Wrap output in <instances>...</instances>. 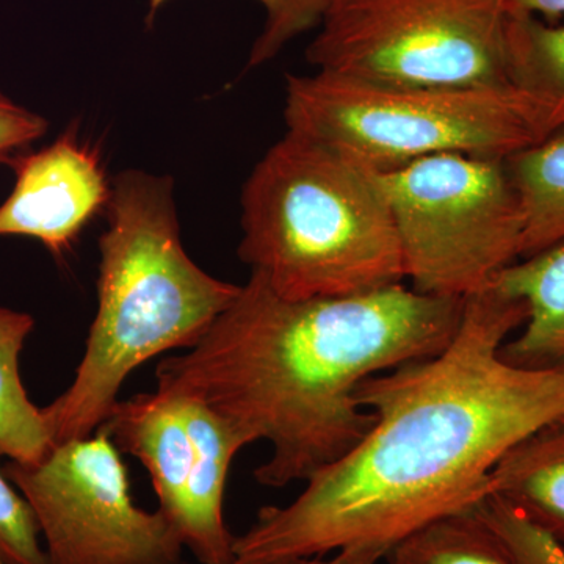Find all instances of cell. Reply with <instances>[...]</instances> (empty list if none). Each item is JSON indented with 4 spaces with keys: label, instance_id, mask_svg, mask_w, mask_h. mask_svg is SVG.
<instances>
[{
    "label": "cell",
    "instance_id": "d6986e66",
    "mask_svg": "<svg viewBox=\"0 0 564 564\" xmlns=\"http://www.w3.org/2000/svg\"><path fill=\"white\" fill-rule=\"evenodd\" d=\"M169 0H151V13ZM267 11L261 36L252 46L248 66L263 65L280 54L282 47L295 39L318 28L329 0H259Z\"/></svg>",
    "mask_w": 564,
    "mask_h": 564
},
{
    "label": "cell",
    "instance_id": "277c9868",
    "mask_svg": "<svg viewBox=\"0 0 564 564\" xmlns=\"http://www.w3.org/2000/svg\"><path fill=\"white\" fill-rule=\"evenodd\" d=\"M239 258L288 300L356 295L406 280L377 172L285 132L242 193Z\"/></svg>",
    "mask_w": 564,
    "mask_h": 564
},
{
    "label": "cell",
    "instance_id": "e0dca14e",
    "mask_svg": "<svg viewBox=\"0 0 564 564\" xmlns=\"http://www.w3.org/2000/svg\"><path fill=\"white\" fill-rule=\"evenodd\" d=\"M384 558L389 564H514L470 510L423 527L393 545Z\"/></svg>",
    "mask_w": 564,
    "mask_h": 564
},
{
    "label": "cell",
    "instance_id": "ffe728a7",
    "mask_svg": "<svg viewBox=\"0 0 564 564\" xmlns=\"http://www.w3.org/2000/svg\"><path fill=\"white\" fill-rule=\"evenodd\" d=\"M0 562L50 564L31 505L0 467Z\"/></svg>",
    "mask_w": 564,
    "mask_h": 564
},
{
    "label": "cell",
    "instance_id": "603a6c76",
    "mask_svg": "<svg viewBox=\"0 0 564 564\" xmlns=\"http://www.w3.org/2000/svg\"><path fill=\"white\" fill-rule=\"evenodd\" d=\"M508 13H527L558 20L564 17V0H505Z\"/></svg>",
    "mask_w": 564,
    "mask_h": 564
},
{
    "label": "cell",
    "instance_id": "5b68a950",
    "mask_svg": "<svg viewBox=\"0 0 564 564\" xmlns=\"http://www.w3.org/2000/svg\"><path fill=\"white\" fill-rule=\"evenodd\" d=\"M288 131L383 173L437 154L507 159L538 143L511 87L378 84L317 70L288 76Z\"/></svg>",
    "mask_w": 564,
    "mask_h": 564
},
{
    "label": "cell",
    "instance_id": "ac0fdd59",
    "mask_svg": "<svg viewBox=\"0 0 564 564\" xmlns=\"http://www.w3.org/2000/svg\"><path fill=\"white\" fill-rule=\"evenodd\" d=\"M470 511L496 534L514 564H564V544L499 497L489 494Z\"/></svg>",
    "mask_w": 564,
    "mask_h": 564
},
{
    "label": "cell",
    "instance_id": "3957f363",
    "mask_svg": "<svg viewBox=\"0 0 564 564\" xmlns=\"http://www.w3.org/2000/svg\"><path fill=\"white\" fill-rule=\"evenodd\" d=\"M173 180L115 177L99 239L98 311L73 383L43 408L54 445L96 433L133 370L195 347L242 285L204 272L185 252Z\"/></svg>",
    "mask_w": 564,
    "mask_h": 564
},
{
    "label": "cell",
    "instance_id": "8992f818",
    "mask_svg": "<svg viewBox=\"0 0 564 564\" xmlns=\"http://www.w3.org/2000/svg\"><path fill=\"white\" fill-rule=\"evenodd\" d=\"M415 291L467 299L521 259V204L505 159L437 154L377 173Z\"/></svg>",
    "mask_w": 564,
    "mask_h": 564
},
{
    "label": "cell",
    "instance_id": "ba28073f",
    "mask_svg": "<svg viewBox=\"0 0 564 564\" xmlns=\"http://www.w3.org/2000/svg\"><path fill=\"white\" fill-rule=\"evenodd\" d=\"M7 478L31 505L50 564H184V543L161 511L137 507L121 452L96 432Z\"/></svg>",
    "mask_w": 564,
    "mask_h": 564
},
{
    "label": "cell",
    "instance_id": "2e32d148",
    "mask_svg": "<svg viewBox=\"0 0 564 564\" xmlns=\"http://www.w3.org/2000/svg\"><path fill=\"white\" fill-rule=\"evenodd\" d=\"M33 328L32 315L0 307V456L22 464L40 463L54 448L43 408L21 380L20 356Z\"/></svg>",
    "mask_w": 564,
    "mask_h": 564
},
{
    "label": "cell",
    "instance_id": "52a82bcc",
    "mask_svg": "<svg viewBox=\"0 0 564 564\" xmlns=\"http://www.w3.org/2000/svg\"><path fill=\"white\" fill-rule=\"evenodd\" d=\"M505 0H329L317 70L411 87H508Z\"/></svg>",
    "mask_w": 564,
    "mask_h": 564
},
{
    "label": "cell",
    "instance_id": "7c38bea8",
    "mask_svg": "<svg viewBox=\"0 0 564 564\" xmlns=\"http://www.w3.org/2000/svg\"><path fill=\"white\" fill-rule=\"evenodd\" d=\"M494 282L524 300L529 311L518 336L500 348L505 361L525 369L564 367V240L519 259Z\"/></svg>",
    "mask_w": 564,
    "mask_h": 564
},
{
    "label": "cell",
    "instance_id": "9c48e42d",
    "mask_svg": "<svg viewBox=\"0 0 564 564\" xmlns=\"http://www.w3.org/2000/svg\"><path fill=\"white\" fill-rule=\"evenodd\" d=\"M9 163L17 184L0 206V237H31L63 258L109 203L110 187L98 151L68 131L44 150Z\"/></svg>",
    "mask_w": 564,
    "mask_h": 564
},
{
    "label": "cell",
    "instance_id": "cb8c5ba5",
    "mask_svg": "<svg viewBox=\"0 0 564 564\" xmlns=\"http://www.w3.org/2000/svg\"><path fill=\"white\" fill-rule=\"evenodd\" d=\"M0 564H6V563L0 562Z\"/></svg>",
    "mask_w": 564,
    "mask_h": 564
},
{
    "label": "cell",
    "instance_id": "7a4b0ae2",
    "mask_svg": "<svg viewBox=\"0 0 564 564\" xmlns=\"http://www.w3.org/2000/svg\"><path fill=\"white\" fill-rule=\"evenodd\" d=\"M464 299L389 285L288 300L258 274L195 347L155 367L159 391L209 408L272 454L258 484L284 488L339 462L375 415L356 399L373 375L440 355Z\"/></svg>",
    "mask_w": 564,
    "mask_h": 564
},
{
    "label": "cell",
    "instance_id": "7402d4cb",
    "mask_svg": "<svg viewBox=\"0 0 564 564\" xmlns=\"http://www.w3.org/2000/svg\"><path fill=\"white\" fill-rule=\"evenodd\" d=\"M388 552V549L380 545H352V547L340 549L329 558H325V555L293 556V558L278 560L270 564H378Z\"/></svg>",
    "mask_w": 564,
    "mask_h": 564
},
{
    "label": "cell",
    "instance_id": "30bf717a",
    "mask_svg": "<svg viewBox=\"0 0 564 564\" xmlns=\"http://www.w3.org/2000/svg\"><path fill=\"white\" fill-rule=\"evenodd\" d=\"M96 432L106 433L118 451L135 456L147 467L158 510L177 530L195 466L184 400L159 389L118 400Z\"/></svg>",
    "mask_w": 564,
    "mask_h": 564
},
{
    "label": "cell",
    "instance_id": "8fae6325",
    "mask_svg": "<svg viewBox=\"0 0 564 564\" xmlns=\"http://www.w3.org/2000/svg\"><path fill=\"white\" fill-rule=\"evenodd\" d=\"M182 400L195 448V466L177 533L199 563L236 564V536L229 532L223 511L226 481L232 459L252 440L202 403Z\"/></svg>",
    "mask_w": 564,
    "mask_h": 564
},
{
    "label": "cell",
    "instance_id": "6da1fadb",
    "mask_svg": "<svg viewBox=\"0 0 564 564\" xmlns=\"http://www.w3.org/2000/svg\"><path fill=\"white\" fill-rule=\"evenodd\" d=\"M527 314L524 300L492 282L464 299L458 332L440 355L364 380L356 399L375 415L370 432L293 502L262 508L234 541L236 564L352 545L391 551L489 496L499 459L564 413V367L525 369L500 356Z\"/></svg>",
    "mask_w": 564,
    "mask_h": 564
},
{
    "label": "cell",
    "instance_id": "9a60e30c",
    "mask_svg": "<svg viewBox=\"0 0 564 564\" xmlns=\"http://www.w3.org/2000/svg\"><path fill=\"white\" fill-rule=\"evenodd\" d=\"M521 204V259L564 240V129L505 159Z\"/></svg>",
    "mask_w": 564,
    "mask_h": 564
},
{
    "label": "cell",
    "instance_id": "4fadbf2b",
    "mask_svg": "<svg viewBox=\"0 0 564 564\" xmlns=\"http://www.w3.org/2000/svg\"><path fill=\"white\" fill-rule=\"evenodd\" d=\"M489 494L564 544V413L499 459L489 474Z\"/></svg>",
    "mask_w": 564,
    "mask_h": 564
},
{
    "label": "cell",
    "instance_id": "5bb4252c",
    "mask_svg": "<svg viewBox=\"0 0 564 564\" xmlns=\"http://www.w3.org/2000/svg\"><path fill=\"white\" fill-rule=\"evenodd\" d=\"M505 74L529 110L538 139L564 129V24L508 14Z\"/></svg>",
    "mask_w": 564,
    "mask_h": 564
},
{
    "label": "cell",
    "instance_id": "44dd1931",
    "mask_svg": "<svg viewBox=\"0 0 564 564\" xmlns=\"http://www.w3.org/2000/svg\"><path fill=\"white\" fill-rule=\"evenodd\" d=\"M46 131L43 117L18 106L0 91V163L9 162L11 152L29 147Z\"/></svg>",
    "mask_w": 564,
    "mask_h": 564
}]
</instances>
